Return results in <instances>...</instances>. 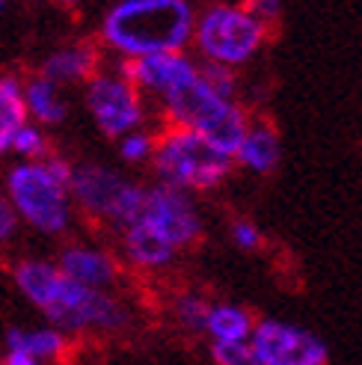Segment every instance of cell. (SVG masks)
Wrapping results in <instances>:
<instances>
[{
  "instance_id": "cell-1",
  "label": "cell",
  "mask_w": 362,
  "mask_h": 365,
  "mask_svg": "<svg viewBox=\"0 0 362 365\" xmlns=\"http://www.w3.org/2000/svg\"><path fill=\"white\" fill-rule=\"evenodd\" d=\"M15 288L63 333H116L131 315L113 294L68 279L57 262L24 259L12 270Z\"/></svg>"
},
{
  "instance_id": "cell-2",
  "label": "cell",
  "mask_w": 362,
  "mask_h": 365,
  "mask_svg": "<svg viewBox=\"0 0 362 365\" xmlns=\"http://www.w3.org/2000/svg\"><path fill=\"white\" fill-rule=\"evenodd\" d=\"M196 18L190 0H116L101 18V42L122 60L181 53L193 45Z\"/></svg>"
},
{
  "instance_id": "cell-3",
  "label": "cell",
  "mask_w": 362,
  "mask_h": 365,
  "mask_svg": "<svg viewBox=\"0 0 362 365\" xmlns=\"http://www.w3.org/2000/svg\"><path fill=\"white\" fill-rule=\"evenodd\" d=\"M157 104L167 116V125L187 128V131L208 140L217 152H223L229 158L238 155L241 143L252 125L247 107L241 101H229L211 93L199 75L187 83H181L178 89H172Z\"/></svg>"
},
{
  "instance_id": "cell-4",
  "label": "cell",
  "mask_w": 362,
  "mask_h": 365,
  "mask_svg": "<svg viewBox=\"0 0 362 365\" xmlns=\"http://www.w3.org/2000/svg\"><path fill=\"white\" fill-rule=\"evenodd\" d=\"M270 39V24L244 6V0H214L196 18L193 48L199 60L244 68Z\"/></svg>"
},
{
  "instance_id": "cell-5",
  "label": "cell",
  "mask_w": 362,
  "mask_h": 365,
  "mask_svg": "<svg viewBox=\"0 0 362 365\" xmlns=\"http://www.w3.org/2000/svg\"><path fill=\"white\" fill-rule=\"evenodd\" d=\"M234 158L217 152L208 140L187 131V128H172L157 137L152 170L157 185H167L185 193H208L226 185L232 175Z\"/></svg>"
},
{
  "instance_id": "cell-6",
  "label": "cell",
  "mask_w": 362,
  "mask_h": 365,
  "mask_svg": "<svg viewBox=\"0 0 362 365\" xmlns=\"http://www.w3.org/2000/svg\"><path fill=\"white\" fill-rule=\"evenodd\" d=\"M4 190L18 220L39 235H63L71 223V190L48 170L45 160H21L6 173Z\"/></svg>"
},
{
  "instance_id": "cell-7",
  "label": "cell",
  "mask_w": 362,
  "mask_h": 365,
  "mask_svg": "<svg viewBox=\"0 0 362 365\" xmlns=\"http://www.w3.org/2000/svg\"><path fill=\"white\" fill-rule=\"evenodd\" d=\"M71 202L86 217L122 232L140 217L146 187L101 163H78L71 178Z\"/></svg>"
},
{
  "instance_id": "cell-8",
  "label": "cell",
  "mask_w": 362,
  "mask_h": 365,
  "mask_svg": "<svg viewBox=\"0 0 362 365\" xmlns=\"http://www.w3.org/2000/svg\"><path fill=\"white\" fill-rule=\"evenodd\" d=\"M83 101H86L89 116L101 128V134L113 140H122L125 134L140 131L143 119H146L143 93L122 71H98L86 83Z\"/></svg>"
},
{
  "instance_id": "cell-9",
  "label": "cell",
  "mask_w": 362,
  "mask_h": 365,
  "mask_svg": "<svg viewBox=\"0 0 362 365\" xmlns=\"http://www.w3.org/2000/svg\"><path fill=\"white\" fill-rule=\"evenodd\" d=\"M252 354L264 365H330V344L300 324L262 318L249 339Z\"/></svg>"
},
{
  "instance_id": "cell-10",
  "label": "cell",
  "mask_w": 362,
  "mask_h": 365,
  "mask_svg": "<svg viewBox=\"0 0 362 365\" xmlns=\"http://www.w3.org/2000/svg\"><path fill=\"white\" fill-rule=\"evenodd\" d=\"M137 220L149 223L157 235H164L178 252L199 244L202 229H205L193 196L185 190L167 187V185L146 187V202H143V211Z\"/></svg>"
},
{
  "instance_id": "cell-11",
  "label": "cell",
  "mask_w": 362,
  "mask_h": 365,
  "mask_svg": "<svg viewBox=\"0 0 362 365\" xmlns=\"http://www.w3.org/2000/svg\"><path fill=\"white\" fill-rule=\"evenodd\" d=\"M119 71L128 78L140 93L152 98H167L172 89L187 83L199 75V60L181 53H155V57H140V60H122Z\"/></svg>"
},
{
  "instance_id": "cell-12",
  "label": "cell",
  "mask_w": 362,
  "mask_h": 365,
  "mask_svg": "<svg viewBox=\"0 0 362 365\" xmlns=\"http://www.w3.org/2000/svg\"><path fill=\"white\" fill-rule=\"evenodd\" d=\"M57 264L68 279H75L86 288H95V291L113 288V282L119 279L116 259L107 250H98V247H83V244L63 247L57 255Z\"/></svg>"
},
{
  "instance_id": "cell-13",
  "label": "cell",
  "mask_w": 362,
  "mask_h": 365,
  "mask_svg": "<svg viewBox=\"0 0 362 365\" xmlns=\"http://www.w3.org/2000/svg\"><path fill=\"white\" fill-rule=\"evenodd\" d=\"M119 244H122L125 262L140 267V270H164L178 259V250L164 238V235H157L143 220H134L131 226H125L119 232Z\"/></svg>"
},
{
  "instance_id": "cell-14",
  "label": "cell",
  "mask_w": 362,
  "mask_h": 365,
  "mask_svg": "<svg viewBox=\"0 0 362 365\" xmlns=\"http://www.w3.org/2000/svg\"><path fill=\"white\" fill-rule=\"evenodd\" d=\"M98 60H101V53L95 45L75 42V45H66V48H57L53 53H48L39 75H45L48 81L60 83V86L89 83L98 75Z\"/></svg>"
},
{
  "instance_id": "cell-15",
  "label": "cell",
  "mask_w": 362,
  "mask_h": 365,
  "mask_svg": "<svg viewBox=\"0 0 362 365\" xmlns=\"http://www.w3.org/2000/svg\"><path fill=\"white\" fill-rule=\"evenodd\" d=\"M282 160V140L279 131L270 122H252L249 131L241 143L238 155H234V163L247 173L256 175H270Z\"/></svg>"
},
{
  "instance_id": "cell-16",
  "label": "cell",
  "mask_w": 362,
  "mask_h": 365,
  "mask_svg": "<svg viewBox=\"0 0 362 365\" xmlns=\"http://www.w3.org/2000/svg\"><path fill=\"white\" fill-rule=\"evenodd\" d=\"M256 324L259 321L252 318L249 309L238 303H214L205 336L211 339V344H249Z\"/></svg>"
},
{
  "instance_id": "cell-17",
  "label": "cell",
  "mask_w": 362,
  "mask_h": 365,
  "mask_svg": "<svg viewBox=\"0 0 362 365\" xmlns=\"http://www.w3.org/2000/svg\"><path fill=\"white\" fill-rule=\"evenodd\" d=\"M30 122L24 83L18 78H0V158L12 152L15 134Z\"/></svg>"
},
{
  "instance_id": "cell-18",
  "label": "cell",
  "mask_w": 362,
  "mask_h": 365,
  "mask_svg": "<svg viewBox=\"0 0 362 365\" xmlns=\"http://www.w3.org/2000/svg\"><path fill=\"white\" fill-rule=\"evenodd\" d=\"M24 101H27L30 122L36 125H60L68 110L60 83L48 81L45 75H36L24 83Z\"/></svg>"
},
{
  "instance_id": "cell-19",
  "label": "cell",
  "mask_w": 362,
  "mask_h": 365,
  "mask_svg": "<svg viewBox=\"0 0 362 365\" xmlns=\"http://www.w3.org/2000/svg\"><path fill=\"white\" fill-rule=\"evenodd\" d=\"M6 348L9 351H21L33 359H57L66 354L68 339L57 327H39V330H21V327H12L6 333Z\"/></svg>"
},
{
  "instance_id": "cell-20",
  "label": "cell",
  "mask_w": 362,
  "mask_h": 365,
  "mask_svg": "<svg viewBox=\"0 0 362 365\" xmlns=\"http://www.w3.org/2000/svg\"><path fill=\"white\" fill-rule=\"evenodd\" d=\"M211 300L196 294V291H185L178 294L175 303H172V315L175 321L185 327L187 333H205L208 330V315H211Z\"/></svg>"
},
{
  "instance_id": "cell-21",
  "label": "cell",
  "mask_w": 362,
  "mask_h": 365,
  "mask_svg": "<svg viewBox=\"0 0 362 365\" xmlns=\"http://www.w3.org/2000/svg\"><path fill=\"white\" fill-rule=\"evenodd\" d=\"M199 78H202L205 86L211 89V93L220 96V98L238 101V89H241L238 68H229V66H220V63H205V60H199Z\"/></svg>"
},
{
  "instance_id": "cell-22",
  "label": "cell",
  "mask_w": 362,
  "mask_h": 365,
  "mask_svg": "<svg viewBox=\"0 0 362 365\" xmlns=\"http://www.w3.org/2000/svg\"><path fill=\"white\" fill-rule=\"evenodd\" d=\"M12 152L21 158V160H45L48 158V140H45V131L36 122H27L21 131L15 134V143H12Z\"/></svg>"
},
{
  "instance_id": "cell-23",
  "label": "cell",
  "mask_w": 362,
  "mask_h": 365,
  "mask_svg": "<svg viewBox=\"0 0 362 365\" xmlns=\"http://www.w3.org/2000/svg\"><path fill=\"white\" fill-rule=\"evenodd\" d=\"M155 145H157V137L140 128V131H131L119 140V158L125 163H146L155 158Z\"/></svg>"
},
{
  "instance_id": "cell-24",
  "label": "cell",
  "mask_w": 362,
  "mask_h": 365,
  "mask_svg": "<svg viewBox=\"0 0 362 365\" xmlns=\"http://www.w3.org/2000/svg\"><path fill=\"white\" fill-rule=\"evenodd\" d=\"M211 359L214 365H264L249 344H211Z\"/></svg>"
},
{
  "instance_id": "cell-25",
  "label": "cell",
  "mask_w": 362,
  "mask_h": 365,
  "mask_svg": "<svg viewBox=\"0 0 362 365\" xmlns=\"http://www.w3.org/2000/svg\"><path fill=\"white\" fill-rule=\"evenodd\" d=\"M229 235H232V244L238 247V250H244V252H256V250H262V244H264L262 229L252 223V220H247V217L234 220V223L229 226Z\"/></svg>"
},
{
  "instance_id": "cell-26",
  "label": "cell",
  "mask_w": 362,
  "mask_h": 365,
  "mask_svg": "<svg viewBox=\"0 0 362 365\" xmlns=\"http://www.w3.org/2000/svg\"><path fill=\"white\" fill-rule=\"evenodd\" d=\"M18 223H21V220H18V214H15L12 202H9L6 190H0V247L9 244V241L15 238Z\"/></svg>"
},
{
  "instance_id": "cell-27",
  "label": "cell",
  "mask_w": 362,
  "mask_h": 365,
  "mask_svg": "<svg viewBox=\"0 0 362 365\" xmlns=\"http://www.w3.org/2000/svg\"><path fill=\"white\" fill-rule=\"evenodd\" d=\"M244 6L249 12H256L270 27H274V21H279V15H282V0H244Z\"/></svg>"
},
{
  "instance_id": "cell-28",
  "label": "cell",
  "mask_w": 362,
  "mask_h": 365,
  "mask_svg": "<svg viewBox=\"0 0 362 365\" xmlns=\"http://www.w3.org/2000/svg\"><path fill=\"white\" fill-rule=\"evenodd\" d=\"M4 365H42V362L27 356V354H21V351H9L6 359H4Z\"/></svg>"
},
{
  "instance_id": "cell-29",
  "label": "cell",
  "mask_w": 362,
  "mask_h": 365,
  "mask_svg": "<svg viewBox=\"0 0 362 365\" xmlns=\"http://www.w3.org/2000/svg\"><path fill=\"white\" fill-rule=\"evenodd\" d=\"M51 4H60V6H75V4H81V0H51Z\"/></svg>"
},
{
  "instance_id": "cell-30",
  "label": "cell",
  "mask_w": 362,
  "mask_h": 365,
  "mask_svg": "<svg viewBox=\"0 0 362 365\" xmlns=\"http://www.w3.org/2000/svg\"><path fill=\"white\" fill-rule=\"evenodd\" d=\"M4 6H6V0H0V12H4Z\"/></svg>"
}]
</instances>
